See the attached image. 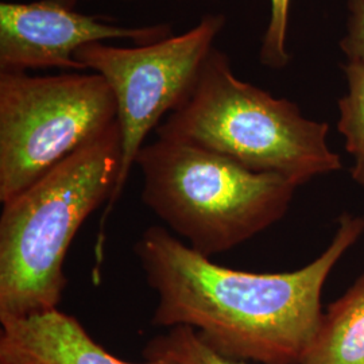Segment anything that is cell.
Returning a JSON list of instances; mask_svg holds the SVG:
<instances>
[{"mask_svg": "<svg viewBox=\"0 0 364 364\" xmlns=\"http://www.w3.org/2000/svg\"><path fill=\"white\" fill-rule=\"evenodd\" d=\"M289 7L290 0H272V18L262 42L260 63L273 69H281L290 61L287 50Z\"/></svg>", "mask_w": 364, "mask_h": 364, "instance_id": "obj_12", "label": "cell"}, {"mask_svg": "<svg viewBox=\"0 0 364 364\" xmlns=\"http://www.w3.org/2000/svg\"><path fill=\"white\" fill-rule=\"evenodd\" d=\"M170 26L122 27L77 13L70 0L0 3V72L61 68L85 70L78 49L105 39H131L141 45L170 37Z\"/></svg>", "mask_w": 364, "mask_h": 364, "instance_id": "obj_7", "label": "cell"}, {"mask_svg": "<svg viewBox=\"0 0 364 364\" xmlns=\"http://www.w3.org/2000/svg\"><path fill=\"white\" fill-rule=\"evenodd\" d=\"M343 69L348 80V93L338 100V130L355 161L352 180L364 191V63H350Z\"/></svg>", "mask_w": 364, "mask_h": 364, "instance_id": "obj_10", "label": "cell"}, {"mask_svg": "<svg viewBox=\"0 0 364 364\" xmlns=\"http://www.w3.org/2000/svg\"><path fill=\"white\" fill-rule=\"evenodd\" d=\"M117 122V99L97 73L0 72L1 204Z\"/></svg>", "mask_w": 364, "mask_h": 364, "instance_id": "obj_5", "label": "cell"}, {"mask_svg": "<svg viewBox=\"0 0 364 364\" xmlns=\"http://www.w3.org/2000/svg\"><path fill=\"white\" fill-rule=\"evenodd\" d=\"M364 234V216L343 213L320 257L287 273H248L213 263L164 227L134 246L158 296L153 326H189L236 362L301 364L323 320L329 275Z\"/></svg>", "mask_w": 364, "mask_h": 364, "instance_id": "obj_1", "label": "cell"}, {"mask_svg": "<svg viewBox=\"0 0 364 364\" xmlns=\"http://www.w3.org/2000/svg\"><path fill=\"white\" fill-rule=\"evenodd\" d=\"M144 358L168 364H247L221 356L207 346L189 326L170 328L144 347Z\"/></svg>", "mask_w": 364, "mask_h": 364, "instance_id": "obj_11", "label": "cell"}, {"mask_svg": "<svg viewBox=\"0 0 364 364\" xmlns=\"http://www.w3.org/2000/svg\"><path fill=\"white\" fill-rule=\"evenodd\" d=\"M224 23V15L208 14L180 36L135 48L97 42L82 46L75 54L76 61L100 75L114 92L122 131V166L117 188L100 221L97 259L103 257L105 221L122 197L147 135L162 117L191 96Z\"/></svg>", "mask_w": 364, "mask_h": 364, "instance_id": "obj_6", "label": "cell"}, {"mask_svg": "<svg viewBox=\"0 0 364 364\" xmlns=\"http://www.w3.org/2000/svg\"><path fill=\"white\" fill-rule=\"evenodd\" d=\"M122 166L119 122L43 174L0 216V321L57 309L75 236L111 200Z\"/></svg>", "mask_w": 364, "mask_h": 364, "instance_id": "obj_2", "label": "cell"}, {"mask_svg": "<svg viewBox=\"0 0 364 364\" xmlns=\"http://www.w3.org/2000/svg\"><path fill=\"white\" fill-rule=\"evenodd\" d=\"M348 33L340 42L350 63H364V0H348Z\"/></svg>", "mask_w": 364, "mask_h": 364, "instance_id": "obj_13", "label": "cell"}, {"mask_svg": "<svg viewBox=\"0 0 364 364\" xmlns=\"http://www.w3.org/2000/svg\"><path fill=\"white\" fill-rule=\"evenodd\" d=\"M0 324V364H168L119 359L96 343L77 318L58 308Z\"/></svg>", "mask_w": 364, "mask_h": 364, "instance_id": "obj_8", "label": "cell"}, {"mask_svg": "<svg viewBox=\"0 0 364 364\" xmlns=\"http://www.w3.org/2000/svg\"><path fill=\"white\" fill-rule=\"evenodd\" d=\"M142 201L196 252L231 251L281 220L296 183L197 144L158 138L136 156Z\"/></svg>", "mask_w": 364, "mask_h": 364, "instance_id": "obj_4", "label": "cell"}, {"mask_svg": "<svg viewBox=\"0 0 364 364\" xmlns=\"http://www.w3.org/2000/svg\"><path fill=\"white\" fill-rule=\"evenodd\" d=\"M328 130L326 122L304 117L290 100L239 80L228 57L213 48L195 90L156 135L201 146L301 186L343 168L326 144Z\"/></svg>", "mask_w": 364, "mask_h": 364, "instance_id": "obj_3", "label": "cell"}, {"mask_svg": "<svg viewBox=\"0 0 364 364\" xmlns=\"http://www.w3.org/2000/svg\"><path fill=\"white\" fill-rule=\"evenodd\" d=\"M301 364H364V273L328 305Z\"/></svg>", "mask_w": 364, "mask_h": 364, "instance_id": "obj_9", "label": "cell"}]
</instances>
